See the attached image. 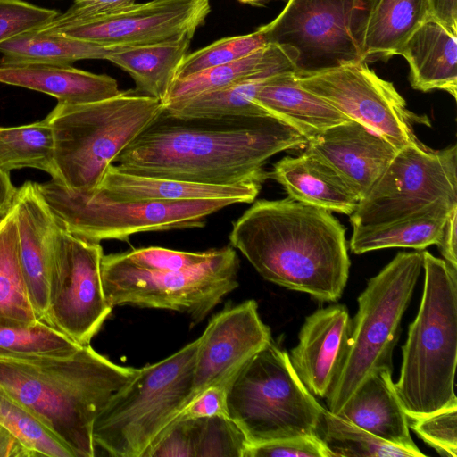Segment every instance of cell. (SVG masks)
<instances>
[{
  "mask_svg": "<svg viewBox=\"0 0 457 457\" xmlns=\"http://www.w3.org/2000/svg\"><path fill=\"white\" fill-rule=\"evenodd\" d=\"M38 189L62 228L87 240H128L135 234L203 228L209 215L231 204V198L115 202L92 192H77L51 179Z\"/></svg>",
  "mask_w": 457,
  "mask_h": 457,
  "instance_id": "30bf717a",
  "label": "cell"
},
{
  "mask_svg": "<svg viewBox=\"0 0 457 457\" xmlns=\"http://www.w3.org/2000/svg\"><path fill=\"white\" fill-rule=\"evenodd\" d=\"M10 172L0 168V217L4 216L12 207L17 188L12 185Z\"/></svg>",
  "mask_w": 457,
  "mask_h": 457,
  "instance_id": "c3c4849f",
  "label": "cell"
},
{
  "mask_svg": "<svg viewBox=\"0 0 457 457\" xmlns=\"http://www.w3.org/2000/svg\"><path fill=\"white\" fill-rule=\"evenodd\" d=\"M0 423L38 456L74 457L71 450L26 405L0 386Z\"/></svg>",
  "mask_w": 457,
  "mask_h": 457,
  "instance_id": "e575fe53",
  "label": "cell"
},
{
  "mask_svg": "<svg viewBox=\"0 0 457 457\" xmlns=\"http://www.w3.org/2000/svg\"><path fill=\"white\" fill-rule=\"evenodd\" d=\"M100 242L67 232L53 263L44 321L80 345H90L112 311L102 282Z\"/></svg>",
  "mask_w": 457,
  "mask_h": 457,
  "instance_id": "5bb4252c",
  "label": "cell"
},
{
  "mask_svg": "<svg viewBox=\"0 0 457 457\" xmlns=\"http://www.w3.org/2000/svg\"><path fill=\"white\" fill-rule=\"evenodd\" d=\"M331 457H426L415 452L389 444L353 422L325 409L317 429Z\"/></svg>",
  "mask_w": 457,
  "mask_h": 457,
  "instance_id": "d6a6232c",
  "label": "cell"
},
{
  "mask_svg": "<svg viewBox=\"0 0 457 457\" xmlns=\"http://www.w3.org/2000/svg\"><path fill=\"white\" fill-rule=\"evenodd\" d=\"M392 144L360 122L332 126L307 141L304 151L337 171L361 200L397 152Z\"/></svg>",
  "mask_w": 457,
  "mask_h": 457,
  "instance_id": "ac0fdd59",
  "label": "cell"
},
{
  "mask_svg": "<svg viewBox=\"0 0 457 457\" xmlns=\"http://www.w3.org/2000/svg\"><path fill=\"white\" fill-rule=\"evenodd\" d=\"M0 83L45 93L64 104L97 102L120 92L117 80L106 74H96L66 64L2 59Z\"/></svg>",
  "mask_w": 457,
  "mask_h": 457,
  "instance_id": "ffe728a7",
  "label": "cell"
},
{
  "mask_svg": "<svg viewBox=\"0 0 457 457\" xmlns=\"http://www.w3.org/2000/svg\"><path fill=\"white\" fill-rule=\"evenodd\" d=\"M436 245L444 260L457 269V206L448 214Z\"/></svg>",
  "mask_w": 457,
  "mask_h": 457,
  "instance_id": "f6af8a7d",
  "label": "cell"
},
{
  "mask_svg": "<svg viewBox=\"0 0 457 457\" xmlns=\"http://www.w3.org/2000/svg\"><path fill=\"white\" fill-rule=\"evenodd\" d=\"M237 1H239L242 4H250L252 6L263 7L268 3L271 2V1H279V0H237Z\"/></svg>",
  "mask_w": 457,
  "mask_h": 457,
  "instance_id": "681fc988",
  "label": "cell"
},
{
  "mask_svg": "<svg viewBox=\"0 0 457 457\" xmlns=\"http://www.w3.org/2000/svg\"><path fill=\"white\" fill-rule=\"evenodd\" d=\"M216 248L204 252H184L159 246L121 253L134 265L150 270H179L196 266L212 257Z\"/></svg>",
  "mask_w": 457,
  "mask_h": 457,
  "instance_id": "ab89813d",
  "label": "cell"
},
{
  "mask_svg": "<svg viewBox=\"0 0 457 457\" xmlns=\"http://www.w3.org/2000/svg\"><path fill=\"white\" fill-rule=\"evenodd\" d=\"M455 206L438 204L392 222L353 228L351 251L361 254L393 247L422 250L436 245L447 216Z\"/></svg>",
  "mask_w": 457,
  "mask_h": 457,
  "instance_id": "83f0119b",
  "label": "cell"
},
{
  "mask_svg": "<svg viewBox=\"0 0 457 457\" xmlns=\"http://www.w3.org/2000/svg\"><path fill=\"white\" fill-rule=\"evenodd\" d=\"M37 320L20 267L12 207L0 222V321L30 324Z\"/></svg>",
  "mask_w": 457,
  "mask_h": 457,
  "instance_id": "4dcf8cb0",
  "label": "cell"
},
{
  "mask_svg": "<svg viewBox=\"0 0 457 457\" xmlns=\"http://www.w3.org/2000/svg\"><path fill=\"white\" fill-rule=\"evenodd\" d=\"M80 346L43 320L30 324L0 321V360L67 357Z\"/></svg>",
  "mask_w": 457,
  "mask_h": 457,
  "instance_id": "836d02e7",
  "label": "cell"
},
{
  "mask_svg": "<svg viewBox=\"0 0 457 457\" xmlns=\"http://www.w3.org/2000/svg\"><path fill=\"white\" fill-rule=\"evenodd\" d=\"M240 262L230 245L216 248L205 262L179 270H150L134 265L122 253L103 256L102 282L113 308L130 305L186 313L202 321L238 287Z\"/></svg>",
  "mask_w": 457,
  "mask_h": 457,
  "instance_id": "9c48e42d",
  "label": "cell"
},
{
  "mask_svg": "<svg viewBox=\"0 0 457 457\" xmlns=\"http://www.w3.org/2000/svg\"><path fill=\"white\" fill-rule=\"evenodd\" d=\"M137 371L86 345L67 357L0 360V386L31 410L74 457H94L95 420Z\"/></svg>",
  "mask_w": 457,
  "mask_h": 457,
  "instance_id": "3957f363",
  "label": "cell"
},
{
  "mask_svg": "<svg viewBox=\"0 0 457 457\" xmlns=\"http://www.w3.org/2000/svg\"><path fill=\"white\" fill-rule=\"evenodd\" d=\"M269 45L261 27L250 34L223 37L187 54L176 71L175 79L239 60Z\"/></svg>",
  "mask_w": 457,
  "mask_h": 457,
  "instance_id": "d590c367",
  "label": "cell"
},
{
  "mask_svg": "<svg viewBox=\"0 0 457 457\" xmlns=\"http://www.w3.org/2000/svg\"><path fill=\"white\" fill-rule=\"evenodd\" d=\"M270 178L284 187L288 197L330 212L351 215L360 201L337 171L305 151L277 162Z\"/></svg>",
  "mask_w": 457,
  "mask_h": 457,
  "instance_id": "603a6c76",
  "label": "cell"
},
{
  "mask_svg": "<svg viewBox=\"0 0 457 457\" xmlns=\"http://www.w3.org/2000/svg\"><path fill=\"white\" fill-rule=\"evenodd\" d=\"M378 0H287L261 26L268 43L295 54V72L307 73L364 60V38Z\"/></svg>",
  "mask_w": 457,
  "mask_h": 457,
  "instance_id": "8fae6325",
  "label": "cell"
},
{
  "mask_svg": "<svg viewBox=\"0 0 457 457\" xmlns=\"http://www.w3.org/2000/svg\"><path fill=\"white\" fill-rule=\"evenodd\" d=\"M7 428L0 423V457H37Z\"/></svg>",
  "mask_w": 457,
  "mask_h": 457,
  "instance_id": "7dc6e473",
  "label": "cell"
},
{
  "mask_svg": "<svg viewBox=\"0 0 457 457\" xmlns=\"http://www.w3.org/2000/svg\"><path fill=\"white\" fill-rule=\"evenodd\" d=\"M307 140L266 117H180L162 110L118 155L123 172L208 185L261 183L267 161Z\"/></svg>",
  "mask_w": 457,
  "mask_h": 457,
  "instance_id": "6da1fadb",
  "label": "cell"
},
{
  "mask_svg": "<svg viewBox=\"0 0 457 457\" xmlns=\"http://www.w3.org/2000/svg\"><path fill=\"white\" fill-rule=\"evenodd\" d=\"M227 413L249 445L295 436H317L325 410L295 373L287 351L273 341L234 375Z\"/></svg>",
  "mask_w": 457,
  "mask_h": 457,
  "instance_id": "52a82bcc",
  "label": "cell"
},
{
  "mask_svg": "<svg viewBox=\"0 0 457 457\" xmlns=\"http://www.w3.org/2000/svg\"><path fill=\"white\" fill-rule=\"evenodd\" d=\"M162 108L159 99L137 89L93 103H57L46 117L54 139L57 181L77 192L94 191L108 167Z\"/></svg>",
  "mask_w": 457,
  "mask_h": 457,
  "instance_id": "5b68a950",
  "label": "cell"
},
{
  "mask_svg": "<svg viewBox=\"0 0 457 457\" xmlns=\"http://www.w3.org/2000/svg\"><path fill=\"white\" fill-rule=\"evenodd\" d=\"M431 18L429 0H378L368 21L364 60L386 61L426 21Z\"/></svg>",
  "mask_w": 457,
  "mask_h": 457,
  "instance_id": "f1b7e54d",
  "label": "cell"
},
{
  "mask_svg": "<svg viewBox=\"0 0 457 457\" xmlns=\"http://www.w3.org/2000/svg\"><path fill=\"white\" fill-rule=\"evenodd\" d=\"M271 341L270 329L262 320L254 300L226 307L215 314L199 337L190 401L206 387L231 380Z\"/></svg>",
  "mask_w": 457,
  "mask_h": 457,
  "instance_id": "2e32d148",
  "label": "cell"
},
{
  "mask_svg": "<svg viewBox=\"0 0 457 457\" xmlns=\"http://www.w3.org/2000/svg\"><path fill=\"white\" fill-rule=\"evenodd\" d=\"M60 13L24 0H0V44L40 29Z\"/></svg>",
  "mask_w": 457,
  "mask_h": 457,
  "instance_id": "f35d334b",
  "label": "cell"
},
{
  "mask_svg": "<svg viewBox=\"0 0 457 457\" xmlns=\"http://www.w3.org/2000/svg\"><path fill=\"white\" fill-rule=\"evenodd\" d=\"M253 102L270 116L293 128L307 141L332 126L351 120L302 87L295 71L271 77L259 88Z\"/></svg>",
  "mask_w": 457,
  "mask_h": 457,
  "instance_id": "cb8c5ba5",
  "label": "cell"
},
{
  "mask_svg": "<svg viewBox=\"0 0 457 457\" xmlns=\"http://www.w3.org/2000/svg\"><path fill=\"white\" fill-rule=\"evenodd\" d=\"M12 209L22 277L37 318L44 321L50 271L64 228L47 205L37 183L26 181L17 189Z\"/></svg>",
  "mask_w": 457,
  "mask_h": 457,
  "instance_id": "e0dca14e",
  "label": "cell"
},
{
  "mask_svg": "<svg viewBox=\"0 0 457 457\" xmlns=\"http://www.w3.org/2000/svg\"><path fill=\"white\" fill-rule=\"evenodd\" d=\"M422 269V252H400L358 297L339 373L326 396L328 410L338 414L366 377L380 368L393 370V352L401 321Z\"/></svg>",
  "mask_w": 457,
  "mask_h": 457,
  "instance_id": "ba28073f",
  "label": "cell"
},
{
  "mask_svg": "<svg viewBox=\"0 0 457 457\" xmlns=\"http://www.w3.org/2000/svg\"><path fill=\"white\" fill-rule=\"evenodd\" d=\"M350 331L351 319L343 304L318 309L306 317L289 360L313 395H328L345 356Z\"/></svg>",
  "mask_w": 457,
  "mask_h": 457,
  "instance_id": "d6986e66",
  "label": "cell"
},
{
  "mask_svg": "<svg viewBox=\"0 0 457 457\" xmlns=\"http://www.w3.org/2000/svg\"><path fill=\"white\" fill-rule=\"evenodd\" d=\"M262 186L261 183L228 186L192 183L126 173L112 164L92 193L115 202L231 198L240 204L253 202Z\"/></svg>",
  "mask_w": 457,
  "mask_h": 457,
  "instance_id": "44dd1931",
  "label": "cell"
},
{
  "mask_svg": "<svg viewBox=\"0 0 457 457\" xmlns=\"http://www.w3.org/2000/svg\"><path fill=\"white\" fill-rule=\"evenodd\" d=\"M295 54L288 48L269 45L239 60L212 67L182 79H175L163 106L179 105L198 95L228 87L265 71L295 72Z\"/></svg>",
  "mask_w": 457,
  "mask_h": 457,
  "instance_id": "4316f807",
  "label": "cell"
},
{
  "mask_svg": "<svg viewBox=\"0 0 457 457\" xmlns=\"http://www.w3.org/2000/svg\"><path fill=\"white\" fill-rule=\"evenodd\" d=\"M424 287L420 308L402 347L396 393L409 417L457 404V269L422 252Z\"/></svg>",
  "mask_w": 457,
  "mask_h": 457,
  "instance_id": "277c9868",
  "label": "cell"
},
{
  "mask_svg": "<svg viewBox=\"0 0 457 457\" xmlns=\"http://www.w3.org/2000/svg\"><path fill=\"white\" fill-rule=\"evenodd\" d=\"M145 457H195L192 420L173 421L150 447Z\"/></svg>",
  "mask_w": 457,
  "mask_h": 457,
  "instance_id": "7bdbcfd3",
  "label": "cell"
},
{
  "mask_svg": "<svg viewBox=\"0 0 457 457\" xmlns=\"http://www.w3.org/2000/svg\"><path fill=\"white\" fill-rule=\"evenodd\" d=\"M136 0H74L63 13L34 31L53 32L95 18L122 11Z\"/></svg>",
  "mask_w": 457,
  "mask_h": 457,
  "instance_id": "60d3db41",
  "label": "cell"
},
{
  "mask_svg": "<svg viewBox=\"0 0 457 457\" xmlns=\"http://www.w3.org/2000/svg\"><path fill=\"white\" fill-rule=\"evenodd\" d=\"M120 46H105L54 32L29 31L0 44L4 61L71 65L86 59L106 60Z\"/></svg>",
  "mask_w": 457,
  "mask_h": 457,
  "instance_id": "f546056e",
  "label": "cell"
},
{
  "mask_svg": "<svg viewBox=\"0 0 457 457\" xmlns=\"http://www.w3.org/2000/svg\"><path fill=\"white\" fill-rule=\"evenodd\" d=\"M244 457H331L316 436H295L249 445Z\"/></svg>",
  "mask_w": 457,
  "mask_h": 457,
  "instance_id": "b9f144b4",
  "label": "cell"
},
{
  "mask_svg": "<svg viewBox=\"0 0 457 457\" xmlns=\"http://www.w3.org/2000/svg\"><path fill=\"white\" fill-rule=\"evenodd\" d=\"M195 33L179 38L136 46H120L106 60L129 73L136 89L162 104L175 80L176 71L187 54Z\"/></svg>",
  "mask_w": 457,
  "mask_h": 457,
  "instance_id": "484cf974",
  "label": "cell"
},
{
  "mask_svg": "<svg viewBox=\"0 0 457 457\" xmlns=\"http://www.w3.org/2000/svg\"><path fill=\"white\" fill-rule=\"evenodd\" d=\"M438 204L457 205V146L433 150L419 140L397 150L350 220L353 228L383 224Z\"/></svg>",
  "mask_w": 457,
  "mask_h": 457,
  "instance_id": "7c38bea8",
  "label": "cell"
},
{
  "mask_svg": "<svg viewBox=\"0 0 457 457\" xmlns=\"http://www.w3.org/2000/svg\"><path fill=\"white\" fill-rule=\"evenodd\" d=\"M392 373L387 368L370 372L338 415L389 444L421 452L411 436Z\"/></svg>",
  "mask_w": 457,
  "mask_h": 457,
  "instance_id": "7402d4cb",
  "label": "cell"
},
{
  "mask_svg": "<svg viewBox=\"0 0 457 457\" xmlns=\"http://www.w3.org/2000/svg\"><path fill=\"white\" fill-rule=\"evenodd\" d=\"M230 381L220 382L204 389L185 406L173 421L212 416H228L226 399Z\"/></svg>",
  "mask_w": 457,
  "mask_h": 457,
  "instance_id": "ee69618b",
  "label": "cell"
},
{
  "mask_svg": "<svg viewBox=\"0 0 457 457\" xmlns=\"http://www.w3.org/2000/svg\"><path fill=\"white\" fill-rule=\"evenodd\" d=\"M0 168L7 172L33 168L58 180L52 128L43 120L18 127H0Z\"/></svg>",
  "mask_w": 457,
  "mask_h": 457,
  "instance_id": "1f68e13d",
  "label": "cell"
},
{
  "mask_svg": "<svg viewBox=\"0 0 457 457\" xmlns=\"http://www.w3.org/2000/svg\"><path fill=\"white\" fill-rule=\"evenodd\" d=\"M230 245L266 280L337 301L349 277L345 228L330 212L290 197L255 201L233 222Z\"/></svg>",
  "mask_w": 457,
  "mask_h": 457,
  "instance_id": "7a4b0ae2",
  "label": "cell"
},
{
  "mask_svg": "<svg viewBox=\"0 0 457 457\" xmlns=\"http://www.w3.org/2000/svg\"><path fill=\"white\" fill-rule=\"evenodd\" d=\"M398 54L410 67L412 88L440 89L457 96V35L429 18L408 38Z\"/></svg>",
  "mask_w": 457,
  "mask_h": 457,
  "instance_id": "d4e9b609",
  "label": "cell"
},
{
  "mask_svg": "<svg viewBox=\"0 0 457 457\" xmlns=\"http://www.w3.org/2000/svg\"><path fill=\"white\" fill-rule=\"evenodd\" d=\"M408 424L439 455L457 456V404L424 416H408Z\"/></svg>",
  "mask_w": 457,
  "mask_h": 457,
  "instance_id": "74e56055",
  "label": "cell"
},
{
  "mask_svg": "<svg viewBox=\"0 0 457 457\" xmlns=\"http://www.w3.org/2000/svg\"><path fill=\"white\" fill-rule=\"evenodd\" d=\"M199 337L176 353L137 369L97 415L93 438L109 455L145 457L189 403Z\"/></svg>",
  "mask_w": 457,
  "mask_h": 457,
  "instance_id": "8992f818",
  "label": "cell"
},
{
  "mask_svg": "<svg viewBox=\"0 0 457 457\" xmlns=\"http://www.w3.org/2000/svg\"><path fill=\"white\" fill-rule=\"evenodd\" d=\"M191 420L195 457H244L250 443L228 416Z\"/></svg>",
  "mask_w": 457,
  "mask_h": 457,
  "instance_id": "8d00e7d4",
  "label": "cell"
},
{
  "mask_svg": "<svg viewBox=\"0 0 457 457\" xmlns=\"http://www.w3.org/2000/svg\"><path fill=\"white\" fill-rule=\"evenodd\" d=\"M431 18L457 35V0H429Z\"/></svg>",
  "mask_w": 457,
  "mask_h": 457,
  "instance_id": "bcb514c9",
  "label": "cell"
},
{
  "mask_svg": "<svg viewBox=\"0 0 457 457\" xmlns=\"http://www.w3.org/2000/svg\"><path fill=\"white\" fill-rule=\"evenodd\" d=\"M210 12L209 0H151L53 32L105 46H145L195 33Z\"/></svg>",
  "mask_w": 457,
  "mask_h": 457,
  "instance_id": "9a60e30c",
  "label": "cell"
},
{
  "mask_svg": "<svg viewBox=\"0 0 457 457\" xmlns=\"http://www.w3.org/2000/svg\"><path fill=\"white\" fill-rule=\"evenodd\" d=\"M295 74L302 87L397 149L419 141L415 124L429 126L428 118L411 112L394 85L379 78L365 61Z\"/></svg>",
  "mask_w": 457,
  "mask_h": 457,
  "instance_id": "4fadbf2b",
  "label": "cell"
},
{
  "mask_svg": "<svg viewBox=\"0 0 457 457\" xmlns=\"http://www.w3.org/2000/svg\"><path fill=\"white\" fill-rule=\"evenodd\" d=\"M2 217H0V222H1Z\"/></svg>",
  "mask_w": 457,
  "mask_h": 457,
  "instance_id": "f907efd6",
  "label": "cell"
}]
</instances>
